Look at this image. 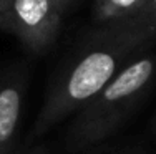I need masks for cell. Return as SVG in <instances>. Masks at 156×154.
Masks as SVG:
<instances>
[{
    "label": "cell",
    "mask_w": 156,
    "mask_h": 154,
    "mask_svg": "<svg viewBox=\"0 0 156 154\" xmlns=\"http://www.w3.org/2000/svg\"><path fill=\"white\" fill-rule=\"evenodd\" d=\"M156 42V25L143 18H129L98 25L51 86L37 116L30 139H38L80 111L120 70Z\"/></svg>",
    "instance_id": "obj_1"
},
{
    "label": "cell",
    "mask_w": 156,
    "mask_h": 154,
    "mask_svg": "<svg viewBox=\"0 0 156 154\" xmlns=\"http://www.w3.org/2000/svg\"><path fill=\"white\" fill-rule=\"evenodd\" d=\"M156 78V53L143 51L75 113L66 133L70 149H85L110 138L146 96Z\"/></svg>",
    "instance_id": "obj_2"
},
{
    "label": "cell",
    "mask_w": 156,
    "mask_h": 154,
    "mask_svg": "<svg viewBox=\"0 0 156 154\" xmlns=\"http://www.w3.org/2000/svg\"><path fill=\"white\" fill-rule=\"evenodd\" d=\"M63 9L55 0H7L0 7V30L17 36L32 53H45L60 30Z\"/></svg>",
    "instance_id": "obj_3"
},
{
    "label": "cell",
    "mask_w": 156,
    "mask_h": 154,
    "mask_svg": "<svg viewBox=\"0 0 156 154\" xmlns=\"http://www.w3.org/2000/svg\"><path fill=\"white\" fill-rule=\"evenodd\" d=\"M27 91V75L13 68L0 76V154H12L15 148Z\"/></svg>",
    "instance_id": "obj_4"
},
{
    "label": "cell",
    "mask_w": 156,
    "mask_h": 154,
    "mask_svg": "<svg viewBox=\"0 0 156 154\" xmlns=\"http://www.w3.org/2000/svg\"><path fill=\"white\" fill-rule=\"evenodd\" d=\"M146 0H95L93 15L98 25L140 18Z\"/></svg>",
    "instance_id": "obj_5"
},
{
    "label": "cell",
    "mask_w": 156,
    "mask_h": 154,
    "mask_svg": "<svg viewBox=\"0 0 156 154\" xmlns=\"http://www.w3.org/2000/svg\"><path fill=\"white\" fill-rule=\"evenodd\" d=\"M140 18L143 20H148L151 23L156 25V0H146L143 7V12H141Z\"/></svg>",
    "instance_id": "obj_6"
},
{
    "label": "cell",
    "mask_w": 156,
    "mask_h": 154,
    "mask_svg": "<svg viewBox=\"0 0 156 154\" xmlns=\"http://www.w3.org/2000/svg\"><path fill=\"white\" fill-rule=\"evenodd\" d=\"M20 154H48V152L45 151V148H30V149H27V151H23Z\"/></svg>",
    "instance_id": "obj_7"
},
{
    "label": "cell",
    "mask_w": 156,
    "mask_h": 154,
    "mask_svg": "<svg viewBox=\"0 0 156 154\" xmlns=\"http://www.w3.org/2000/svg\"><path fill=\"white\" fill-rule=\"evenodd\" d=\"M55 2H57V3H58V5H60V7H62V9H63V12H65V10H66V7H68V5H70V3H72V2H73V0H55Z\"/></svg>",
    "instance_id": "obj_8"
},
{
    "label": "cell",
    "mask_w": 156,
    "mask_h": 154,
    "mask_svg": "<svg viewBox=\"0 0 156 154\" xmlns=\"http://www.w3.org/2000/svg\"><path fill=\"white\" fill-rule=\"evenodd\" d=\"M151 123H153V129L156 131V116H154V118H153V121H151Z\"/></svg>",
    "instance_id": "obj_9"
},
{
    "label": "cell",
    "mask_w": 156,
    "mask_h": 154,
    "mask_svg": "<svg viewBox=\"0 0 156 154\" xmlns=\"http://www.w3.org/2000/svg\"><path fill=\"white\" fill-rule=\"evenodd\" d=\"M5 2H7V0H0V7H2L3 3H5Z\"/></svg>",
    "instance_id": "obj_10"
}]
</instances>
